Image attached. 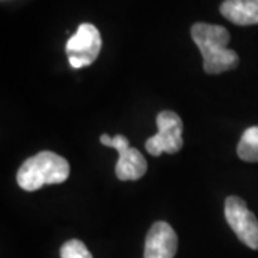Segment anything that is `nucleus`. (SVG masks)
<instances>
[{
    "instance_id": "obj_6",
    "label": "nucleus",
    "mask_w": 258,
    "mask_h": 258,
    "mask_svg": "<svg viewBox=\"0 0 258 258\" xmlns=\"http://www.w3.org/2000/svg\"><path fill=\"white\" fill-rule=\"evenodd\" d=\"M224 211L228 225L241 242L249 248L258 249V220L249 211L247 204L240 197L231 195L225 200Z\"/></svg>"
},
{
    "instance_id": "obj_2",
    "label": "nucleus",
    "mask_w": 258,
    "mask_h": 258,
    "mask_svg": "<svg viewBox=\"0 0 258 258\" xmlns=\"http://www.w3.org/2000/svg\"><path fill=\"white\" fill-rule=\"evenodd\" d=\"M71 174L69 162L52 151H42L28 158L16 174L18 185L25 191H36L45 185L62 184Z\"/></svg>"
},
{
    "instance_id": "obj_7",
    "label": "nucleus",
    "mask_w": 258,
    "mask_h": 258,
    "mask_svg": "<svg viewBox=\"0 0 258 258\" xmlns=\"http://www.w3.org/2000/svg\"><path fill=\"white\" fill-rule=\"evenodd\" d=\"M178 249V237L165 221H157L149 228L145 240L144 258H174Z\"/></svg>"
},
{
    "instance_id": "obj_1",
    "label": "nucleus",
    "mask_w": 258,
    "mask_h": 258,
    "mask_svg": "<svg viewBox=\"0 0 258 258\" xmlns=\"http://www.w3.org/2000/svg\"><path fill=\"white\" fill-rule=\"evenodd\" d=\"M191 36L204 57V71L208 75H220L238 66V55L228 49L230 32L224 26L195 23Z\"/></svg>"
},
{
    "instance_id": "obj_3",
    "label": "nucleus",
    "mask_w": 258,
    "mask_h": 258,
    "mask_svg": "<svg viewBox=\"0 0 258 258\" xmlns=\"http://www.w3.org/2000/svg\"><path fill=\"white\" fill-rule=\"evenodd\" d=\"M158 134L148 139L145 148L152 157L161 154H176L182 145V119L172 111H162L157 116Z\"/></svg>"
},
{
    "instance_id": "obj_10",
    "label": "nucleus",
    "mask_w": 258,
    "mask_h": 258,
    "mask_svg": "<svg viewBox=\"0 0 258 258\" xmlns=\"http://www.w3.org/2000/svg\"><path fill=\"white\" fill-rule=\"evenodd\" d=\"M60 258H93L81 240H69L60 247Z\"/></svg>"
},
{
    "instance_id": "obj_9",
    "label": "nucleus",
    "mask_w": 258,
    "mask_h": 258,
    "mask_svg": "<svg viewBox=\"0 0 258 258\" xmlns=\"http://www.w3.org/2000/svg\"><path fill=\"white\" fill-rule=\"evenodd\" d=\"M237 154L245 162H258V126H251L242 134Z\"/></svg>"
},
{
    "instance_id": "obj_5",
    "label": "nucleus",
    "mask_w": 258,
    "mask_h": 258,
    "mask_svg": "<svg viewBox=\"0 0 258 258\" xmlns=\"http://www.w3.org/2000/svg\"><path fill=\"white\" fill-rule=\"evenodd\" d=\"M101 144L105 147L115 148L119 159L115 166V174L120 181H137L147 174V159L137 148L129 147V141L123 135L111 138L109 135H101Z\"/></svg>"
},
{
    "instance_id": "obj_8",
    "label": "nucleus",
    "mask_w": 258,
    "mask_h": 258,
    "mask_svg": "<svg viewBox=\"0 0 258 258\" xmlns=\"http://www.w3.org/2000/svg\"><path fill=\"white\" fill-rule=\"evenodd\" d=\"M220 12L238 26L258 25V0H224Z\"/></svg>"
},
{
    "instance_id": "obj_4",
    "label": "nucleus",
    "mask_w": 258,
    "mask_h": 258,
    "mask_svg": "<svg viewBox=\"0 0 258 258\" xmlns=\"http://www.w3.org/2000/svg\"><path fill=\"white\" fill-rule=\"evenodd\" d=\"M102 39L99 30L92 23H82L66 43V55L75 69L89 66L99 56Z\"/></svg>"
}]
</instances>
